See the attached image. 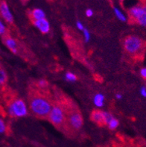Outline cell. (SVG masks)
<instances>
[{"instance_id":"4","label":"cell","mask_w":146,"mask_h":147,"mask_svg":"<svg viewBox=\"0 0 146 147\" xmlns=\"http://www.w3.org/2000/svg\"><path fill=\"white\" fill-rule=\"evenodd\" d=\"M129 15L137 24L146 27V5L133 6L129 9Z\"/></svg>"},{"instance_id":"27","label":"cell","mask_w":146,"mask_h":147,"mask_svg":"<svg viewBox=\"0 0 146 147\" xmlns=\"http://www.w3.org/2000/svg\"><path fill=\"white\" fill-rule=\"evenodd\" d=\"M120 1H122V2H123V1H125V0H120Z\"/></svg>"},{"instance_id":"11","label":"cell","mask_w":146,"mask_h":147,"mask_svg":"<svg viewBox=\"0 0 146 147\" xmlns=\"http://www.w3.org/2000/svg\"><path fill=\"white\" fill-rule=\"evenodd\" d=\"M30 15H31V17L32 18L33 21L46 18V13L41 8H34L31 11Z\"/></svg>"},{"instance_id":"9","label":"cell","mask_w":146,"mask_h":147,"mask_svg":"<svg viewBox=\"0 0 146 147\" xmlns=\"http://www.w3.org/2000/svg\"><path fill=\"white\" fill-rule=\"evenodd\" d=\"M4 43L13 54L18 53V43L14 38L11 37H6L4 40Z\"/></svg>"},{"instance_id":"14","label":"cell","mask_w":146,"mask_h":147,"mask_svg":"<svg viewBox=\"0 0 146 147\" xmlns=\"http://www.w3.org/2000/svg\"><path fill=\"white\" fill-rule=\"evenodd\" d=\"M64 79L68 82H75L78 80V77L72 72H67L64 75Z\"/></svg>"},{"instance_id":"20","label":"cell","mask_w":146,"mask_h":147,"mask_svg":"<svg viewBox=\"0 0 146 147\" xmlns=\"http://www.w3.org/2000/svg\"><path fill=\"white\" fill-rule=\"evenodd\" d=\"M37 86L41 89H45L48 87V82L45 79H40L37 82Z\"/></svg>"},{"instance_id":"12","label":"cell","mask_w":146,"mask_h":147,"mask_svg":"<svg viewBox=\"0 0 146 147\" xmlns=\"http://www.w3.org/2000/svg\"><path fill=\"white\" fill-rule=\"evenodd\" d=\"M91 118L95 123H98V124H100V123L104 124V115L102 111L97 110L93 111L91 114Z\"/></svg>"},{"instance_id":"7","label":"cell","mask_w":146,"mask_h":147,"mask_svg":"<svg viewBox=\"0 0 146 147\" xmlns=\"http://www.w3.org/2000/svg\"><path fill=\"white\" fill-rule=\"evenodd\" d=\"M0 15L7 23H12L13 22V15L8 5L5 2H2L0 3Z\"/></svg>"},{"instance_id":"25","label":"cell","mask_w":146,"mask_h":147,"mask_svg":"<svg viewBox=\"0 0 146 147\" xmlns=\"http://www.w3.org/2000/svg\"><path fill=\"white\" fill-rule=\"evenodd\" d=\"M139 74H140L142 78L146 79V67H143V68L139 70Z\"/></svg>"},{"instance_id":"2","label":"cell","mask_w":146,"mask_h":147,"mask_svg":"<svg viewBox=\"0 0 146 147\" xmlns=\"http://www.w3.org/2000/svg\"><path fill=\"white\" fill-rule=\"evenodd\" d=\"M29 108L26 102L22 99H17L12 101L7 107V113L14 118L25 117L28 115Z\"/></svg>"},{"instance_id":"21","label":"cell","mask_w":146,"mask_h":147,"mask_svg":"<svg viewBox=\"0 0 146 147\" xmlns=\"http://www.w3.org/2000/svg\"><path fill=\"white\" fill-rule=\"evenodd\" d=\"M6 130H7V125L5 124V122L0 118V134H4Z\"/></svg>"},{"instance_id":"10","label":"cell","mask_w":146,"mask_h":147,"mask_svg":"<svg viewBox=\"0 0 146 147\" xmlns=\"http://www.w3.org/2000/svg\"><path fill=\"white\" fill-rule=\"evenodd\" d=\"M93 102L94 105L98 108H103L105 103V96L103 93H97L93 98Z\"/></svg>"},{"instance_id":"16","label":"cell","mask_w":146,"mask_h":147,"mask_svg":"<svg viewBox=\"0 0 146 147\" xmlns=\"http://www.w3.org/2000/svg\"><path fill=\"white\" fill-rule=\"evenodd\" d=\"M7 75L5 70L0 67V85H2L7 82Z\"/></svg>"},{"instance_id":"8","label":"cell","mask_w":146,"mask_h":147,"mask_svg":"<svg viewBox=\"0 0 146 147\" xmlns=\"http://www.w3.org/2000/svg\"><path fill=\"white\" fill-rule=\"evenodd\" d=\"M33 23L34 26H35L41 33L44 34H48L51 30V25L46 18L41 19L38 20H34Z\"/></svg>"},{"instance_id":"19","label":"cell","mask_w":146,"mask_h":147,"mask_svg":"<svg viewBox=\"0 0 146 147\" xmlns=\"http://www.w3.org/2000/svg\"><path fill=\"white\" fill-rule=\"evenodd\" d=\"M7 32V27L5 22L0 20V36H4L6 34Z\"/></svg>"},{"instance_id":"26","label":"cell","mask_w":146,"mask_h":147,"mask_svg":"<svg viewBox=\"0 0 146 147\" xmlns=\"http://www.w3.org/2000/svg\"><path fill=\"white\" fill-rule=\"evenodd\" d=\"M115 97H116V99H118V100H121V99H122V98H123V96H122V93H116Z\"/></svg>"},{"instance_id":"22","label":"cell","mask_w":146,"mask_h":147,"mask_svg":"<svg viewBox=\"0 0 146 147\" xmlns=\"http://www.w3.org/2000/svg\"><path fill=\"white\" fill-rule=\"evenodd\" d=\"M76 27H77V28H78L79 31H81V32L85 28V26L83 24V22H81L80 20H78L76 22Z\"/></svg>"},{"instance_id":"6","label":"cell","mask_w":146,"mask_h":147,"mask_svg":"<svg viewBox=\"0 0 146 147\" xmlns=\"http://www.w3.org/2000/svg\"><path fill=\"white\" fill-rule=\"evenodd\" d=\"M69 123L72 129L75 130H79L83 125V118L79 112H72L69 116Z\"/></svg>"},{"instance_id":"5","label":"cell","mask_w":146,"mask_h":147,"mask_svg":"<svg viewBox=\"0 0 146 147\" xmlns=\"http://www.w3.org/2000/svg\"><path fill=\"white\" fill-rule=\"evenodd\" d=\"M65 112L60 105H52V108L48 115L49 121L56 126H61L65 121Z\"/></svg>"},{"instance_id":"18","label":"cell","mask_w":146,"mask_h":147,"mask_svg":"<svg viewBox=\"0 0 146 147\" xmlns=\"http://www.w3.org/2000/svg\"><path fill=\"white\" fill-rule=\"evenodd\" d=\"M103 115H104V124H105V125H107V123L110 122V120L113 117V116L110 113L107 111H103Z\"/></svg>"},{"instance_id":"23","label":"cell","mask_w":146,"mask_h":147,"mask_svg":"<svg viewBox=\"0 0 146 147\" xmlns=\"http://www.w3.org/2000/svg\"><path fill=\"white\" fill-rule=\"evenodd\" d=\"M139 93L142 96L146 98V87H145V86L141 87L140 90H139Z\"/></svg>"},{"instance_id":"13","label":"cell","mask_w":146,"mask_h":147,"mask_svg":"<svg viewBox=\"0 0 146 147\" xmlns=\"http://www.w3.org/2000/svg\"><path fill=\"white\" fill-rule=\"evenodd\" d=\"M113 13H114L115 16L118 19V20L121 21V22H125L128 20V17L125 15V13L120 9L117 7H113Z\"/></svg>"},{"instance_id":"3","label":"cell","mask_w":146,"mask_h":147,"mask_svg":"<svg viewBox=\"0 0 146 147\" xmlns=\"http://www.w3.org/2000/svg\"><path fill=\"white\" fill-rule=\"evenodd\" d=\"M144 43L140 37L136 35L128 36L124 40L123 47L124 50L130 55H137L143 49Z\"/></svg>"},{"instance_id":"1","label":"cell","mask_w":146,"mask_h":147,"mask_svg":"<svg viewBox=\"0 0 146 147\" xmlns=\"http://www.w3.org/2000/svg\"><path fill=\"white\" fill-rule=\"evenodd\" d=\"M28 108L33 114L39 117L44 118L48 117L52 108V105L46 97L37 95L30 99Z\"/></svg>"},{"instance_id":"17","label":"cell","mask_w":146,"mask_h":147,"mask_svg":"<svg viewBox=\"0 0 146 147\" xmlns=\"http://www.w3.org/2000/svg\"><path fill=\"white\" fill-rule=\"evenodd\" d=\"M82 33H83V40H84V42L86 43H89V40H91V34L89 32V31L87 29V28H85L82 31Z\"/></svg>"},{"instance_id":"24","label":"cell","mask_w":146,"mask_h":147,"mask_svg":"<svg viewBox=\"0 0 146 147\" xmlns=\"http://www.w3.org/2000/svg\"><path fill=\"white\" fill-rule=\"evenodd\" d=\"M94 14V12L91 8H88V9L86 10L85 11V15L87 17H92Z\"/></svg>"},{"instance_id":"15","label":"cell","mask_w":146,"mask_h":147,"mask_svg":"<svg viewBox=\"0 0 146 147\" xmlns=\"http://www.w3.org/2000/svg\"><path fill=\"white\" fill-rule=\"evenodd\" d=\"M107 125L110 130H115V129H116L118 127V125H119V121H118V119H117L116 118L113 117L110 120L109 123H107Z\"/></svg>"}]
</instances>
